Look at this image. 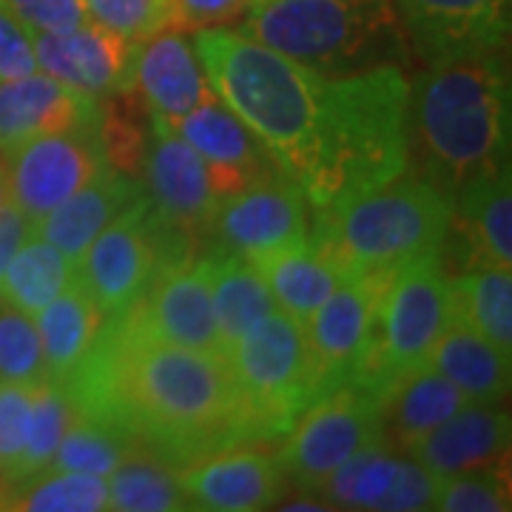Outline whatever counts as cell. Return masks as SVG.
Returning <instances> with one entry per match:
<instances>
[{
	"label": "cell",
	"instance_id": "cell-27",
	"mask_svg": "<svg viewBox=\"0 0 512 512\" xmlns=\"http://www.w3.org/2000/svg\"><path fill=\"white\" fill-rule=\"evenodd\" d=\"M427 365L456 384L470 404H498L510 393V353L458 316L433 345Z\"/></svg>",
	"mask_w": 512,
	"mask_h": 512
},
{
	"label": "cell",
	"instance_id": "cell-2",
	"mask_svg": "<svg viewBox=\"0 0 512 512\" xmlns=\"http://www.w3.org/2000/svg\"><path fill=\"white\" fill-rule=\"evenodd\" d=\"M194 52L211 92L254 131L279 171L302 188L319 151L328 77L239 29H197Z\"/></svg>",
	"mask_w": 512,
	"mask_h": 512
},
{
	"label": "cell",
	"instance_id": "cell-15",
	"mask_svg": "<svg viewBox=\"0 0 512 512\" xmlns=\"http://www.w3.org/2000/svg\"><path fill=\"white\" fill-rule=\"evenodd\" d=\"M117 325L151 342L222 353L208 259L200 256L163 271L143 302L126 319H117Z\"/></svg>",
	"mask_w": 512,
	"mask_h": 512
},
{
	"label": "cell",
	"instance_id": "cell-29",
	"mask_svg": "<svg viewBox=\"0 0 512 512\" xmlns=\"http://www.w3.org/2000/svg\"><path fill=\"white\" fill-rule=\"evenodd\" d=\"M208 274H211V296H214V316L220 333V350L237 342L248 328H254L259 319L276 311L274 296L268 291L262 274L245 256L231 251H208Z\"/></svg>",
	"mask_w": 512,
	"mask_h": 512
},
{
	"label": "cell",
	"instance_id": "cell-21",
	"mask_svg": "<svg viewBox=\"0 0 512 512\" xmlns=\"http://www.w3.org/2000/svg\"><path fill=\"white\" fill-rule=\"evenodd\" d=\"M134 86L146 100L148 114L177 126L188 111L211 97L194 43L180 32H157L137 43Z\"/></svg>",
	"mask_w": 512,
	"mask_h": 512
},
{
	"label": "cell",
	"instance_id": "cell-5",
	"mask_svg": "<svg viewBox=\"0 0 512 512\" xmlns=\"http://www.w3.org/2000/svg\"><path fill=\"white\" fill-rule=\"evenodd\" d=\"M239 32L328 80L399 66L407 46L393 0H254Z\"/></svg>",
	"mask_w": 512,
	"mask_h": 512
},
{
	"label": "cell",
	"instance_id": "cell-4",
	"mask_svg": "<svg viewBox=\"0 0 512 512\" xmlns=\"http://www.w3.org/2000/svg\"><path fill=\"white\" fill-rule=\"evenodd\" d=\"M410 80L399 66L328 80L319 151L302 194L333 208L407 174Z\"/></svg>",
	"mask_w": 512,
	"mask_h": 512
},
{
	"label": "cell",
	"instance_id": "cell-31",
	"mask_svg": "<svg viewBox=\"0 0 512 512\" xmlns=\"http://www.w3.org/2000/svg\"><path fill=\"white\" fill-rule=\"evenodd\" d=\"M402 458L387 441H373L336 467L319 487L330 510H387Z\"/></svg>",
	"mask_w": 512,
	"mask_h": 512
},
{
	"label": "cell",
	"instance_id": "cell-16",
	"mask_svg": "<svg viewBox=\"0 0 512 512\" xmlns=\"http://www.w3.org/2000/svg\"><path fill=\"white\" fill-rule=\"evenodd\" d=\"M396 15L427 66L504 52L510 32V0H396Z\"/></svg>",
	"mask_w": 512,
	"mask_h": 512
},
{
	"label": "cell",
	"instance_id": "cell-7",
	"mask_svg": "<svg viewBox=\"0 0 512 512\" xmlns=\"http://www.w3.org/2000/svg\"><path fill=\"white\" fill-rule=\"evenodd\" d=\"M256 439L288 436L293 421L322 399L305 325L268 313L225 350Z\"/></svg>",
	"mask_w": 512,
	"mask_h": 512
},
{
	"label": "cell",
	"instance_id": "cell-20",
	"mask_svg": "<svg viewBox=\"0 0 512 512\" xmlns=\"http://www.w3.org/2000/svg\"><path fill=\"white\" fill-rule=\"evenodd\" d=\"M183 478L188 510L251 512L276 507L288 478L279 461L256 450H222L197 461Z\"/></svg>",
	"mask_w": 512,
	"mask_h": 512
},
{
	"label": "cell",
	"instance_id": "cell-32",
	"mask_svg": "<svg viewBox=\"0 0 512 512\" xmlns=\"http://www.w3.org/2000/svg\"><path fill=\"white\" fill-rule=\"evenodd\" d=\"M456 316L487 336L495 348L512 353V274L510 268L476 262L453 279Z\"/></svg>",
	"mask_w": 512,
	"mask_h": 512
},
{
	"label": "cell",
	"instance_id": "cell-41",
	"mask_svg": "<svg viewBox=\"0 0 512 512\" xmlns=\"http://www.w3.org/2000/svg\"><path fill=\"white\" fill-rule=\"evenodd\" d=\"M29 32H69L86 23L83 0H0Z\"/></svg>",
	"mask_w": 512,
	"mask_h": 512
},
{
	"label": "cell",
	"instance_id": "cell-38",
	"mask_svg": "<svg viewBox=\"0 0 512 512\" xmlns=\"http://www.w3.org/2000/svg\"><path fill=\"white\" fill-rule=\"evenodd\" d=\"M46 382V362L35 319L0 302V384Z\"/></svg>",
	"mask_w": 512,
	"mask_h": 512
},
{
	"label": "cell",
	"instance_id": "cell-9",
	"mask_svg": "<svg viewBox=\"0 0 512 512\" xmlns=\"http://www.w3.org/2000/svg\"><path fill=\"white\" fill-rule=\"evenodd\" d=\"M194 248V239L163 225L140 197L94 239L77 276L92 293L103 322H117L143 302L163 271L191 262Z\"/></svg>",
	"mask_w": 512,
	"mask_h": 512
},
{
	"label": "cell",
	"instance_id": "cell-24",
	"mask_svg": "<svg viewBox=\"0 0 512 512\" xmlns=\"http://www.w3.org/2000/svg\"><path fill=\"white\" fill-rule=\"evenodd\" d=\"M467 396L430 365H419L387 384L379 396L382 433L390 447L407 450L441 421L467 407Z\"/></svg>",
	"mask_w": 512,
	"mask_h": 512
},
{
	"label": "cell",
	"instance_id": "cell-35",
	"mask_svg": "<svg viewBox=\"0 0 512 512\" xmlns=\"http://www.w3.org/2000/svg\"><path fill=\"white\" fill-rule=\"evenodd\" d=\"M0 510L23 512H100L109 510L106 478L72 470H46L40 476L0 490Z\"/></svg>",
	"mask_w": 512,
	"mask_h": 512
},
{
	"label": "cell",
	"instance_id": "cell-11",
	"mask_svg": "<svg viewBox=\"0 0 512 512\" xmlns=\"http://www.w3.org/2000/svg\"><path fill=\"white\" fill-rule=\"evenodd\" d=\"M3 160L9 202H15L35 225L109 168L100 126L43 134L3 154Z\"/></svg>",
	"mask_w": 512,
	"mask_h": 512
},
{
	"label": "cell",
	"instance_id": "cell-26",
	"mask_svg": "<svg viewBox=\"0 0 512 512\" xmlns=\"http://www.w3.org/2000/svg\"><path fill=\"white\" fill-rule=\"evenodd\" d=\"M32 319H35L40 348H43L46 379L60 384L69 382L74 373L86 365L106 325L94 305L92 293L80 282V276H74L72 282Z\"/></svg>",
	"mask_w": 512,
	"mask_h": 512
},
{
	"label": "cell",
	"instance_id": "cell-39",
	"mask_svg": "<svg viewBox=\"0 0 512 512\" xmlns=\"http://www.w3.org/2000/svg\"><path fill=\"white\" fill-rule=\"evenodd\" d=\"M86 18L134 43L171 29V0H83Z\"/></svg>",
	"mask_w": 512,
	"mask_h": 512
},
{
	"label": "cell",
	"instance_id": "cell-40",
	"mask_svg": "<svg viewBox=\"0 0 512 512\" xmlns=\"http://www.w3.org/2000/svg\"><path fill=\"white\" fill-rule=\"evenodd\" d=\"M32 393L29 384H0V481L6 484L26 444L29 416H32Z\"/></svg>",
	"mask_w": 512,
	"mask_h": 512
},
{
	"label": "cell",
	"instance_id": "cell-44",
	"mask_svg": "<svg viewBox=\"0 0 512 512\" xmlns=\"http://www.w3.org/2000/svg\"><path fill=\"white\" fill-rule=\"evenodd\" d=\"M254 0H171V29H205L242 15Z\"/></svg>",
	"mask_w": 512,
	"mask_h": 512
},
{
	"label": "cell",
	"instance_id": "cell-1",
	"mask_svg": "<svg viewBox=\"0 0 512 512\" xmlns=\"http://www.w3.org/2000/svg\"><path fill=\"white\" fill-rule=\"evenodd\" d=\"M77 410L117 419L137 450L171 467L256 441L228 359L131 336L106 322L86 365L66 382Z\"/></svg>",
	"mask_w": 512,
	"mask_h": 512
},
{
	"label": "cell",
	"instance_id": "cell-42",
	"mask_svg": "<svg viewBox=\"0 0 512 512\" xmlns=\"http://www.w3.org/2000/svg\"><path fill=\"white\" fill-rule=\"evenodd\" d=\"M37 72L32 32L0 3V80Z\"/></svg>",
	"mask_w": 512,
	"mask_h": 512
},
{
	"label": "cell",
	"instance_id": "cell-3",
	"mask_svg": "<svg viewBox=\"0 0 512 512\" xmlns=\"http://www.w3.org/2000/svg\"><path fill=\"white\" fill-rule=\"evenodd\" d=\"M407 140L427 183L450 202L476 174L507 163L510 83L501 52L441 60L421 74L407 100Z\"/></svg>",
	"mask_w": 512,
	"mask_h": 512
},
{
	"label": "cell",
	"instance_id": "cell-13",
	"mask_svg": "<svg viewBox=\"0 0 512 512\" xmlns=\"http://www.w3.org/2000/svg\"><path fill=\"white\" fill-rule=\"evenodd\" d=\"M311 205L288 177H271L217 202L208 237L214 248L256 262L311 239Z\"/></svg>",
	"mask_w": 512,
	"mask_h": 512
},
{
	"label": "cell",
	"instance_id": "cell-45",
	"mask_svg": "<svg viewBox=\"0 0 512 512\" xmlns=\"http://www.w3.org/2000/svg\"><path fill=\"white\" fill-rule=\"evenodd\" d=\"M35 234V222L20 211L15 202L0 205V279L6 274V265L26 239Z\"/></svg>",
	"mask_w": 512,
	"mask_h": 512
},
{
	"label": "cell",
	"instance_id": "cell-6",
	"mask_svg": "<svg viewBox=\"0 0 512 512\" xmlns=\"http://www.w3.org/2000/svg\"><path fill=\"white\" fill-rule=\"evenodd\" d=\"M450 222L453 202L427 180L402 174L342 205L319 208L311 237L348 276H379L439 254Z\"/></svg>",
	"mask_w": 512,
	"mask_h": 512
},
{
	"label": "cell",
	"instance_id": "cell-23",
	"mask_svg": "<svg viewBox=\"0 0 512 512\" xmlns=\"http://www.w3.org/2000/svg\"><path fill=\"white\" fill-rule=\"evenodd\" d=\"M140 197H143L140 180L109 165L86 188H80L74 197L57 205L55 211H49L37 222L35 234L52 242L74 265H80L94 239L103 234V228L128 211L134 202H140Z\"/></svg>",
	"mask_w": 512,
	"mask_h": 512
},
{
	"label": "cell",
	"instance_id": "cell-43",
	"mask_svg": "<svg viewBox=\"0 0 512 512\" xmlns=\"http://www.w3.org/2000/svg\"><path fill=\"white\" fill-rule=\"evenodd\" d=\"M439 478L433 476L427 467H421L419 461L407 456L399 464V476L393 484V493L387 501V512H416L433 510V498H436Z\"/></svg>",
	"mask_w": 512,
	"mask_h": 512
},
{
	"label": "cell",
	"instance_id": "cell-22",
	"mask_svg": "<svg viewBox=\"0 0 512 512\" xmlns=\"http://www.w3.org/2000/svg\"><path fill=\"white\" fill-rule=\"evenodd\" d=\"M507 447L510 416L498 410V404H467L427 436L413 441L404 453L436 478H447L501 461L507 456Z\"/></svg>",
	"mask_w": 512,
	"mask_h": 512
},
{
	"label": "cell",
	"instance_id": "cell-14",
	"mask_svg": "<svg viewBox=\"0 0 512 512\" xmlns=\"http://www.w3.org/2000/svg\"><path fill=\"white\" fill-rule=\"evenodd\" d=\"M143 200L157 220L200 242L211 228L217 197L202 157L174 131L151 117V140L143 157Z\"/></svg>",
	"mask_w": 512,
	"mask_h": 512
},
{
	"label": "cell",
	"instance_id": "cell-30",
	"mask_svg": "<svg viewBox=\"0 0 512 512\" xmlns=\"http://www.w3.org/2000/svg\"><path fill=\"white\" fill-rule=\"evenodd\" d=\"M74 276H77V265L72 259L60 254L40 234H32L6 265V274L0 279V302L26 316H35Z\"/></svg>",
	"mask_w": 512,
	"mask_h": 512
},
{
	"label": "cell",
	"instance_id": "cell-10",
	"mask_svg": "<svg viewBox=\"0 0 512 512\" xmlns=\"http://www.w3.org/2000/svg\"><path fill=\"white\" fill-rule=\"evenodd\" d=\"M382 439V410L376 396L362 387H339L293 421L276 461L302 493L316 495L330 473L356 450Z\"/></svg>",
	"mask_w": 512,
	"mask_h": 512
},
{
	"label": "cell",
	"instance_id": "cell-19",
	"mask_svg": "<svg viewBox=\"0 0 512 512\" xmlns=\"http://www.w3.org/2000/svg\"><path fill=\"white\" fill-rule=\"evenodd\" d=\"M100 117L94 97L60 83L52 74L32 72L0 80V154L43 134L100 126Z\"/></svg>",
	"mask_w": 512,
	"mask_h": 512
},
{
	"label": "cell",
	"instance_id": "cell-28",
	"mask_svg": "<svg viewBox=\"0 0 512 512\" xmlns=\"http://www.w3.org/2000/svg\"><path fill=\"white\" fill-rule=\"evenodd\" d=\"M461 225L467 228L476 262L510 268L512 262V194L510 163L476 174L456 194Z\"/></svg>",
	"mask_w": 512,
	"mask_h": 512
},
{
	"label": "cell",
	"instance_id": "cell-18",
	"mask_svg": "<svg viewBox=\"0 0 512 512\" xmlns=\"http://www.w3.org/2000/svg\"><path fill=\"white\" fill-rule=\"evenodd\" d=\"M174 131L202 157L217 202L282 174L271 151L217 94L205 97L197 109L188 111Z\"/></svg>",
	"mask_w": 512,
	"mask_h": 512
},
{
	"label": "cell",
	"instance_id": "cell-12",
	"mask_svg": "<svg viewBox=\"0 0 512 512\" xmlns=\"http://www.w3.org/2000/svg\"><path fill=\"white\" fill-rule=\"evenodd\" d=\"M387 276H350L305 322V339L322 396L339 387H359L365 379L373 353L376 308Z\"/></svg>",
	"mask_w": 512,
	"mask_h": 512
},
{
	"label": "cell",
	"instance_id": "cell-36",
	"mask_svg": "<svg viewBox=\"0 0 512 512\" xmlns=\"http://www.w3.org/2000/svg\"><path fill=\"white\" fill-rule=\"evenodd\" d=\"M74 416H77V404H74L66 384L49 382V379L37 384L32 393V416H29L26 444L18 458V467L6 484H18V481L46 473Z\"/></svg>",
	"mask_w": 512,
	"mask_h": 512
},
{
	"label": "cell",
	"instance_id": "cell-34",
	"mask_svg": "<svg viewBox=\"0 0 512 512\" xmlns=\"http://www.w3.org/2000/svg\"><path fill=\"white\" fill-rule=\"evenodd\" d=\"M109 510L117 512H171L188 510L183 478L177 467L148 453H131L106 476Z\"/></svg>",
	"mask_w": 512,
	"mask_h": 512
},
{
	"label": "cell",
	"instance_id": "cell-46",
	"mask_svg": "<svg viewBox=\"0 0 512 512\" xmlns=\"http://www.w3.org/2000/svg\"><path fill=\"white\" fill-rule=\"evenodd\" d=\"M9 202V177H6V160L0 154V205Z\"/></svg>",
	"mask_w": 512,
	"mask_h": 512
},
{
	"label": "cell",
	"instance_id": "cell-25",
	"mask_svg": "<svg viewBox=\"0 0 512 512\" xmlns=\"http://www.w3.org/2000/svg\"><path fill=\"white\" fill-rule=\"evenodd\" d=\"M254 268L262 274L274 296L276 311L299 325H305L330 293L350 279L328 248L313 237L293 248L256 259Z\"/></svg>",
	"mask_w": 512,
	"mask_h": 512
},
{
	"label": "cell",
	"instance_id": "cell-17",
	"mask_svg": "<svg viewBox=\"0 0 512 512\" xmlns=\"http://www.w3.org/2000/svg\"><path fill=\"white\" fill-rule=\"evenodd\" d=\"M37 69L89 97L134 89L137 43L86 20L69 32H32Z\"/></svg>",
	"mask_w": 512,
	"mask_h": 512
},
{
	"label": "cell",
	"instance_id": "cell-37",
	"mask_svg": "<svg viewBox=\"0 0 512 512\" xmlns=\"http://www.w3.org/2000/svg\"><path fill=\"white\" fill-rule=\"evenodd\" d=\"M504 461V458H501ZM493 461L456 476L439 478L433 510L441 512H507L510 510V476L507 464Z\"/></svg>",
	"mask_w": 512,
	"mask_h": 512
},
{
	"label": "cell",
	"instance_id": "cell-33",
	"mask_svg": "<svg viewBox=\"0 0 512 512\" xmlns=\"http://www.w3.org/2000/svg\"><path fill=\"white\" fill-rule=\"evenodd\" d=\"M131 453H137V441L120 421L103 413L77 410L49 470H72L106 478Z\"/></svg>",
	"mask_w": 512,
	"mask_h": 512
},
{
	"label": "cell",
	"instance_id": "cell-8",
	"mask_svg": "<svg viewBox=\"0 0 512 512\" xmlns=\"http://www.w3.org/2000/svg\"><path fill=\"white\" fill-rule=\"evenodd\" d=\"M456 322L453 279L441 271L439 254L421 256L387 276L373 328V353L362 390L376 402L387 384L413 367L427 365V356L444 330Z\"/></svg>",
	"mask_w": 512,
	"mask_h": 512
}]
</instances>
